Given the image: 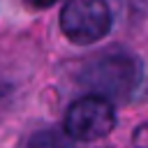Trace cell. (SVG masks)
Segmentation results:
<instances>
[{"mask_svg":"<svg viewBox=\"0 0 148 148\" xmlns=\"http://www.w3.org/2000/svg\"><path fill=\"white\" fill-rule=\"evenodd\" d=\"M111 9L106 0H69L60 9L62 35L79 46L104 39L111 30Z\"/></svg>","mask_w":148,"mask_h":148,"instance_id":"obj_2","label":"cell"},{"mask_svg":"<svg viewBox=\"0 0 148 148\" xmlns=\"http://www.w3.org/2000/svg\"><path fill=\"white\" fill-rule=\"evenodd\" d=\"M81 83L109 102H125L141 83V62L127 51H106L86 62Z\"/></svg>","mask_w":148,"mask_h":148,"instance_id":"obj_1","label":"cell"},{"mask_svg":"<svg viewBox=\"0 0 148 148\" xmlns=\"http://www.w3.org/2000/svg\"><path fill=\"white\" fill-rule=\"evenodd\" d=\"M132 143H134V148H148V120L134 130Z\"/></svg>","mask_w":148,"mask_h":148,"instance_id":"obj_5","label":"cell"},{"mask_svg":"<svg viewBox=\"0 0 148 148\" xmlns=\"http://www.w3.org/2000/svg\"><path fill=\"white\" fill-rule=\"evenodd\" d=\"M28 148H69L56 132H42V134H35L28 143Z\"/></svg>","mask_w":148,"mask_h":148,"instance_id":"obj_4","label":"cell"},{"mask_svg":"<svg viewBox=\"0 0 148 148\" xmlns=\"http://www.w3.org/2000/svg\"><path fill=\"white\" fill-rule=\"evenodd\" d=\"M65 134L74 141H97L116 127L113 102L99 95H86L69 104L65 113Z\"/></svg>","mask_w":148,"mask_h":148,"instance_id":"obj_3","label":"cell"},{"mask_svg":"<svg viewBox=\"0 0 148 148\" xmlns=\"http://www.w3.org/2000/svg\"><path fill=\"white\" fill-rule=\"evenodd\" d=\"M28 7H32V9H44V7H51V5H56L58 0H23Z\"/></svg>","mask_w":148,"mask_h":148,"instance_id":"obj_6","label":"cell"}]
</instances>
